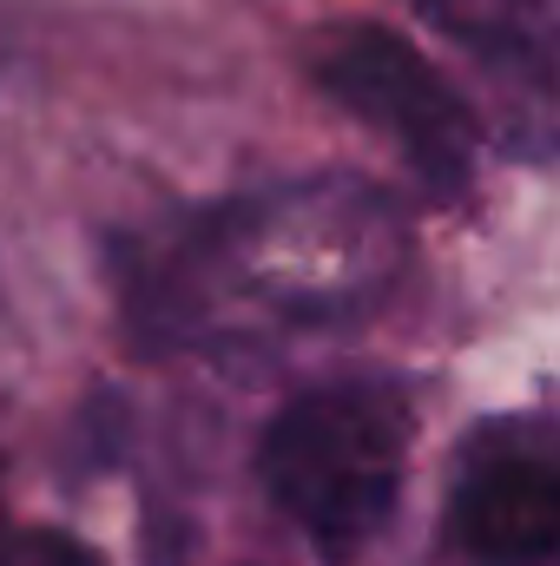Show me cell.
Wrapping results in <instances>:
<instances>
[{
    "mask_svg": "<svg viewBox=\"0 0 560 566\" xmlns=\"http://www.w3.org/2000/svg\"><path fill=\"white\" fill-rule=\"evenodd\" d=\"M409 271L403 205L356 171L271 178L106 238L126 343L231 356L370 316Z\"/></svg>",
    "mask_w": 560,
    "mask_h": 566,
    "instance_id": "cell-1",
    "label": "cell"
},
{
    "mask_svg": "<svg viewBox=\"0 0 560 566\" xmlns=\"http://www.w3.org/2000/svg\"><path fill=\"white\" fill-rule=\"evenodd\" d=\"M409 441H416V409L403 382L390 376L317 382L271 416L258 441V481L283 521H297L317 547L350 554L396 514Z\"/></svg>",
    "mask_w": 560,
    "mask_h": 566,
    "instance_id": "cell-2",
    "label": "cell"
},
{
    "mask_svg": "<svg viewBox=\"0 0 560 566\" xmlns=\"http://www.w3.org/2000/svg\"><path fill=\"white\" fill-rule=\"evenodd\" d=\"M297 60L323 99H336L356 126L390 139L428 198L455 205L475 191L481 113L448 86V73L409 33L383 20H323L297 40Z\"/></svg>",
    "mask_w": 560,
    "mask_h": 566,
    "instance_id": "cell-3",
    "label": "cell"
},
{
    "mask_svg": "<svg viewBox=\"0 0 560 566\" xmlns=\"http://www.w3.org/2000/svg\"><path fill=\"white\" fill-rule=\"evenodd\" d=\"M448 541L475 566H548L560 547V468L541 428L488 434L448 494Z\"/></svg>",
    "mask_w": 560,
    "mask_h": 566,
    "instance_id": "cell-4",
    "label": "cell"
},
{
    "mask_svg": "<svg viewBox=\"0 0 560 566\" xmlns=\"http://www.w3.org/2000/svg\"><path fill=\"white\" fill-rule=\"evenodd\" d=\"M475 66H488L528 113V139L554 145V7L548 0H409Z\"/></svg>",
    "mask_w": 560,
    "mask_h": 566,
    "instance_id": "cell-5",
    "label": "cell"
},
{
    "mask_svg": "<svg viewBox=\"0 0 560 566\" xmlns=\"http://www.w3.org/2000/svg\"><path fill=\"white\" fill-rule=\"evenodd\" d=\"M27 566H106L86 541H73V534H60V527H40L33 541H27Z\"/></svg>",
    "mask_w": 560,
    "mask_h": 566,
    "instance_id": "cell-6",
    "label": "cell"
},
{
    "mask_svg": "<svg viewBox=\"0 0 560 566\" xmlns=\"http://www.w3.org/2000/svg\"><path fill=\"white\" fill-rule=\"evenodd\" d=\"M7 554H13V547H7V501H0V566H7Z\"/></svg>",
    "mask_w": 560,
    "mask_h": 566,
    "instance_id": "cell-7",
    "label": "cell"
}]
</instances>
